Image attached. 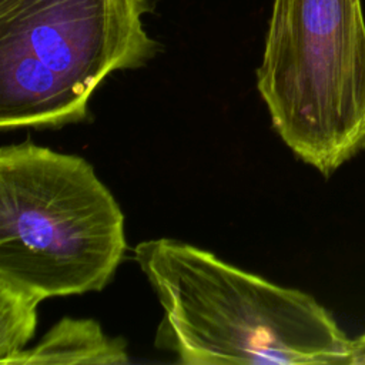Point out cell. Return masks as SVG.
Segmentation results:
<instances>
[{"label":"cell","mask_w":365,"mask_h":365,"mask_svg":"<svg viewBox=\"0 0 365 365\" xmlns=\"http://www.w3.org/2000/svg\"><path fill=\"white\" fill-rule=\"evenodd\" d=\"M134 259L164 315L155 345L185 365H351L354 339L312 295L171 238L141 241Z\"/></svg>","instance_id":"cell-1"},{"label":"cell","mask_w":365,"mask_h":365,"mask_svg":"<svg viewBox=\"0 0 365 365\" xmlns=\"http://www.w3.org/2000/svg\"><path fill=\"white\" fill-rule=\"evenodd\" d=\"M127 250L124 214L83 157L0 148V284L43 301L101 291Z\"/></svg>","instance_id":"cell-2"},{"label":"cell","mask_w":365,"mask_h":365,"mask_svg":"<svg viewBox=\"0 0 365 365\" xmlns=\"http://www.w3.org/2000/svg\"><path fill=\"white\" fill-rule=\"evenodd\" d=\"M153 0H0V130L81 123L114 71L161 48L144 29Z\"/></svg>","instance_id":"cell-3"},{"label":"cell","mask_w":365,"mask_h":365,"mask_svg":"<svg viewBox=\"0 0 365 365\" xmlns=\"http://www.w3.org/2000/svg\"><path fill=\"white\" fill-rule=\"evenodd\" d=\"M257 88L281 140L324 177L362 153L361 0H274Z\"/></svg>","instance_id":"cell-4"},{"label":"cell","mask_w":365,"mask_h":365,"mask_svg":"<svg viewBox=\"0 0 365 365\" xmlns=\"http://www.w3.org/2000/svg\"><path fill=\"white\" fill-rule=\"evenodd\" d=\"M127 341L108 336L100 324L90 318L60 319L33 346L11 356L7 365L50 364H128Z\"/></svg>","instance_id":"cell-5"},{"label":"cell","mask_w":365,"mask_h":365,"mask_svg":"<svg viewBox=\"0 0 365 365\" xmlns=\"http://www.w3.org/2000/svg\"><path fill=\"white\" fill-rule=\"evenodd\" d=\"M41 301L14 287L0 284V364L26 349L37 327Z\"/></svg>","instance_id":"cell-6"},{"label":"cell","mask_w":365,"mask_h":365,"mask_svg":"<svg viewBox=\"0 0 365 365\" xmlns=\"http://www.w3.org/2000/svg\"><path fill=\"white\" fill-rule=\"evenodd\" d=\"M351 365H365V332L354 339V354Z\"/></svg>","instance_id":"cell-7"}]
</instances>
